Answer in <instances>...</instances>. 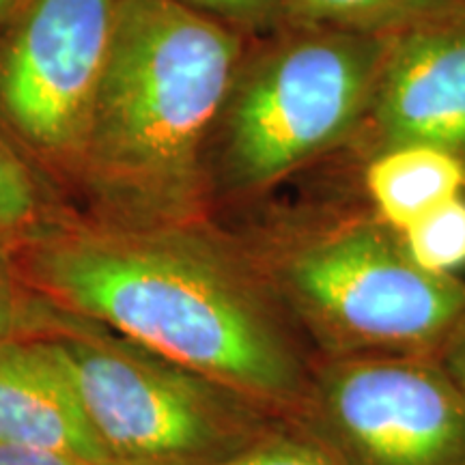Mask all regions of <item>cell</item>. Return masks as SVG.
Here are the masks:
<instances>
[{"label":"cell","mask_w":465,"mask_h":465,"mask_svg":"<svg viewBox=\"0 0 465 465\" xmlns=\"http://www.w3.org/2000/svg\"><path fill=\"white\" fill-rule=\"evenodd\" d=\"M15 265L58 308L246 399H289L298 364L252 276L179 224L54 226Z\"/></svg>","instance_id":"cell-1"},{"label":"cell","mask_w":465,"mask_h":465,"mask_svg":"<svg viewBox=\"0 0 465 465\" xmlns=\"http://www.w3.org/2000/svg\"><path fill=\"white\" fill-rule=\"evenodd\" d=\"M246 50V35L173 0H121L80 182L136 224L194 216Z\"/></svg>","instance_id":"cell-2"},{"label":"cell","mask_w":465,"mask_h":465,"mask_svg":"<svg viewBox=\"0 0 465 465\" xmlns=\"http://www.w3.org/2000/svg\"><path fill=\"white\" fill-rule=\"evenodd\" d=\"M246 50L213 127L207 166L231 188L287 177L366 124L391 37L282 26Z\"/></svg>","instance_id":"cell-3"},{"label":"cell","mask_w":465,"mask_h":465,"mask_svg":"<svg viewBox=\"0 0 465 465\" xmlns=\"http://www.w3.org/2000/svg\"><path fill=\"white\" fill-rule=\"evenodd\" d=\"M274 276L319 332L366 353L427 356L465 317V282L418 267L380 218L300 232Z\"/></svg>","instance_id":"cell-4"},{"label":"cell","mask_w":465,"mask_h":465,"mask_svg":"<svg viewBox=\"0 0 465 465\" xmlns=\"http://www.w3.org/2000/svg\"><path fill=\"white\" fill-rule=\"evenodd\" d=\"M86 420L116 465H207L248 438L226 388L114 345L89 328L45 339Z\"/></svg>","instance_id":"cell-5"},{"label":"cell","mask_w":465,"mask_h":465,"mask_svg":"<svg viewBox=\"0 0 465 465\" xmlns=\"http://www.w3.org/2000/svg\"><path fill=\"white\" fill-rule=\"evenodd\" d=\"M121 0H26L0 35V119L37 162L80 177Z\"/></svg>","instance_id":"cell-6"},{"label":"cell","mask_w":465,"mask_h":465,"mask_svg":"<svg viewBox=\"0 0 465 465\" xmlns=\"http://www.w3.org/2000/svg\"><path fill=\"white\" fill-rule=\"evenodd\" d=\"M315 418L345 465H465V397L427 356L342 360L319 381Z\"/></svg>","instance_id":"cell-7"},{"label":"cell","mask_w":465,"mask_h":465,"mask_svg":"<svg viewBox=\"0 0 465 465\" xmlns=\"http://www.w3.org/2000/svg\"><path fill=\"white\" fill-rule=\"evenodd\" d=\"M366 121L377 149L429 144L465 162V14L391 37Z\"/></svg>","instance_id":"cell-8"},{"label":"cell","mask_w":465,"mask_h":465,"mask_svg":"<svg viewBox=\"0 0 465 465\" xmlns=\"http://www.w3.org/2000/svg\"><path fill=\"white\" fill-rule=\"evenodd\" d=\"M0 441L116 465L86 420L45 339L0 345Z\"/></svg>","instance_id":"cell-9"},{"label":"cell","mask_w":465,"mask_h":465,"mask_svg":"<svg viewBox=\"0 0 465 465\" xmlns=\"http://www.w3.org/2000/svg\"><path fill=\"white\" fill-rule=\"evenodd\" d=\"M364 185L377 218L401 232L465 194V162L429 144H392L371 158Z\"/></svg>","instance_id":"cell-10"},{"label":"cell","mask_w":465,"mask_h":465,"mask_svg":"<svg viewBox=\"0 0 465 465\" xmlns=\"http://www.w3.org/2000/svg\"><path fill=\"white\" fill-rule=\"evenodd\" d=\"M459 14H465L463 0H291L287 25L394 37Z\"/></svg>","instance_id":"cell-11"},{"label":"cell","mask_w":465,"mask_h":465,"mask_svg":"<svg viewBox=\"0 0 465 465\" xmlns=\"http://www.w3.org/2000/svg\"><path fill=\"white\" fill-rule=\"evenodd\" d=\"M86 323L45 298L26 281L15 261L0 252V345L75 332Z\"/></svg>","instance_id":"cell-12"},{"label":"cell","mask_w":465,"mask_h":465,"mask_svg":"<svg viewBox=\"0 0 465 465\" xmlns=\"http://www.w3.org/2000/svg\"><path fill=\"white\" fill-rule=\"evenodd\" d=\"M411 261L435 276L465 267V194L457 196L399 232Z\"/></svg>","instance_id":"cell-13"},{"label":"cell","mask_w":465,"mask_h":465,"mask_svg":"<svg viewBox=\"0 0 465 465\" xmlns=\"http://www.w3.org/2000/svg\"><path fill=\"white\" fill-rule=\"evenodd\" d=\"M44 199L37 179L20 155L0 143V235L26 232L42 223Z\"/></svg>","instance_id":"cell-14"},{"label":"cell","mask_w":465,"mask_h":465,"mask_svg":"<svg viewBox=\"0 0 465 465\" xmlns=\"http://www.w3.org/2000/svg\"><path fill=\"white\" fill-rule=\"evenodd\" d=\"M207 20L250 35L276 31L287 25L291 0H173Z\"/></svg>","instance_id":"cell-15"},{"label":"cell","mask_w":465,"mask_h":465,"mask_svg":"<svg viewBox=\"0 0 465 465\" xmlns=\"http://www.w3.org/2000/svg\"><path fill=\"white\" fill-rule=\"evenodd\" d=\"M207 465H339V461L295 441H265Z\"/></svg>","instance_id":"cell-16"},{"label":"cell","mask_w":465,"mask_h":465,"mask_svg":"<svg viewBox=\"0 0 465 465\" xmlns=\"http://www.w3.org/2000/svg\"><path fill=\"white\" fill-rule=\"evenodd\" d=\"M435 362L441 366V371L465 397V317L457 323L449 339L441 342Z\"/></svg>","instance_id":"cell-17"},{"label":"cell","mask_w":465,"mask_h":465,"mask_svg":"<svg viewBox=\"0 0 465 465\" xmlns=\"http://www.w3.org/2000/svg\"><path fill=\"white\" fill-rule=\"evenodd\" d=\"M0 465H86L78 459L54 450L31 449V446L5 444L0 441Z\"/></svg>","instance_id":"cell-18"},{"label":"cell","mask_w":465,"mask_h":465,"mask_svg":"<svg viewBox=\"0 0 465 465\" xmlns=\"http://www.w3.org/2000/svg\"><path fill=\"white\" fill-rule=\"evenodd\" d=\"M25 3L26 0H0V31L7 26V22L20 11Z\"/></svg>","instance_id":"cell-19"},{"label":"cell","mask_w":465,"mask_h":465,"mask_svg":"<svg viewBox=\"0 0 465 465\" xmlns=\"http://www.w3.org/2000/svg\"><path fill=\"white\" fill-rule=\"evenodd\" d=\"M463 3H465V0H463Z\"/></svg>","instance_id":"cell-20"}]
</instances>
